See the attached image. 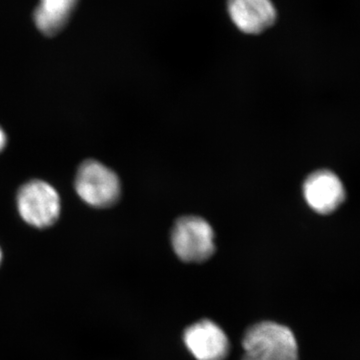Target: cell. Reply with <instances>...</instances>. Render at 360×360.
I'll return each mask as SVG.
<instances>
[{"label": "cell", "mask_w": 360, "mask_h": 360, "mask_svg": "<svg viewBox=\"0 0 360 360\" xmlns=\"http://www.w3.org/2000/svg\"><path fill=\"white\" fill-rule=\"evenodd\" d=\"M243 360H298L297 341L288 326L259 322L246 331Z\"/></svg>", "instance_id": "1"}, {"label": "cell", "mask_w": 360, "mask_h": 360, "mask_svg": "<svg viewBox=\"0 0 360 360\" xmlns=\"http://www.w3.org/2000/svg\"><path fill=\"white\" fill-rule=\"evenodd\" d=\"M172 243L174 252L184 262H205L214 253V232L201 217H181L172 229Z\"/></svg>", "instance_id": "2"}, {"label": "cell", "mask_w": 360, "mask_h": 360, "mask_svg": "<svg viewBox=\"0 0 360 360\" xmlns=\"http://www.w3.org/2000/svg\"><path fill=\"white\" fill-rule=\"evenodd\" d=\"M78 195L94 207H110L120 195L117 175L96 160H86L80 165L75 179Z\"/></svg>", "instance_id": "3"}, {"label": "cell", "mask_w": 360, "mask_h": 360, "mask_svg": "<svg viewBox=\"0 0 360 360\" xmlns=\"http://www.w3.org/2000/svg\"><path fill=\"white\" fill-rule=\"evenodd\" d=\"M18 206L23 220L37 229L51 226L60 214L58 191L42 180H32L21 187Z\"/></svg>", "instance_id": "4"}, {"label": "cell", "mask_w": 360, "mask_h": 360, "mask_svg": "<svg viewBox=\"0 0 360 360\" xmlns=\"http://www.w3.org/2000/svg\"><path fill=\"white\" fill-rule=\"evenodd\" d=\"M345 188L340 177L328 169L314 172L305 179L303 195L312 210L319 214H329L345 200Z\"/></svg>", "instance_id": "5"}, {"label": "cell", "mask_w": 360, "mask_h": 360, "mask_svg": "<svg viewBox=\"0 0 360 360\" xmlns=\"http://www.w3.org/2000/svg\"><path fill=\"white\" fill-rule=\"evenodd\" d=\"M187 349L198 360H224L229 352V340L217 323L205 319L184 331Z\"/></svg>", "instance_id": "6"}, {"label": "cell", "mask_w": 360, "mask_h": 360, "mask_svg": "<svg viewBox=\"0 0 360 360\" xmlns=\"http://www.w3.org/2000/svg\"><path fill=\"white\" fill-rule=\"evenodd\" d=\"M226 9L232 23L246 34L264 32L277 18L271 0H227Z\"/></svg>", "instance_id": "7"}, {"label": "cell", "mask_w": 360, "mask_h": 360, "mask_svg": "<svg viewBox=\"0 0 360 360\" xmlns=\"http://www.w3.org/2000/svg\"><path fill=\"white\" fill-rule=\"evenodd\" d=\"M78 0H40L34 11L37 28L47 37L60 32L70 20Z\"/></svg>", "instance_id": "8"}, {"label": "cell", "mask_w": 360, "mask_h": 360, "mask_svg": "<svg viewBox=\"0 0 360 360\" xmlns=\"http://www.w3.org/2000/svg\"><path fill=\"white\" fill-rule=\"evenodd\" d=\"M7 142L6 134H4V130L0 127V153L4 150V148H6Z\"/></svg>", "instance_id": "9"}, {"label": "cell", "mask_w": 360, "mask_h": 360, "mask_svg": "<svg viewBox=\"0 0 360 360\" xmlns=\"http://www.w3.org/2000/svg\"><path fill=\"white\" fill-rule=\"evenodd\" d=\"M1 257H2L1 250H0V262H1Z\"/></svg>", "instance_id": "10"}]
</instances>
